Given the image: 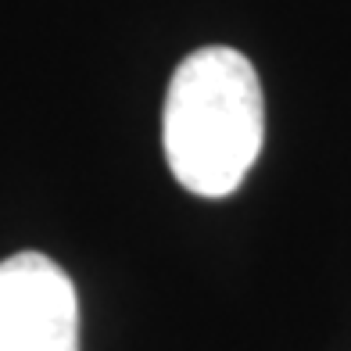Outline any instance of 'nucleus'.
Listing matches in <instances>:
<instances>
[{
    "label": "nucleus",
    "mask_w": 351,
    "mask_h": 351,
    "mask_svg": "<svg viewBox=\"0 0 351 351\" xmlns=\"http://www.w3.org/2000/svg\"><path fill=\"white\" fill-rule=\"evenodd\" d=\"M265 140L254 65L233 47H201L169 79L162 143L176 183L197 197H226L247 180Z\"/></svg>",
    "instance_id": "1"
},
{
    "label": "nucleus",
    "mask_w": 351,
    "mask_h": 351,
    "mask_svg": "<svg viewBox=\"0 0 351 351\" xmlns=\"http://www.w3.org/2000/svg\"><path fill=\"white\" fill-rule=\"evenodd\" d=\"M0 351H79L75 287L40 251L0 262Z\"/></svg>",
    "instance_id": "2"
}]
</instances>
